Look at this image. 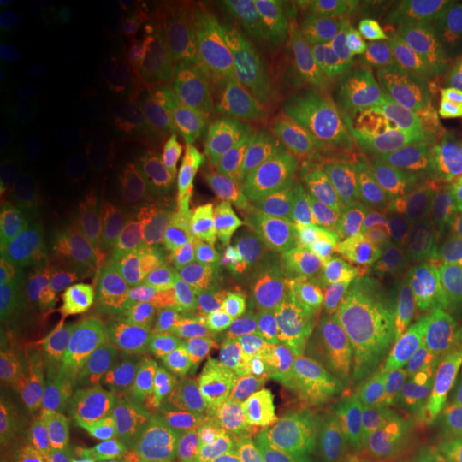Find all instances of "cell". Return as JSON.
Wrapping results in <instances>:
<instances>
[{"instance_id":"1","label":"cell","mask_w":462,"mask_h":462,"mask_svg":"<svg viewBox=\"0 0 462 462\" xmlns=\"http://www.w3.org/2000/svg\"><path fill=\"white\" fill-rule=\"evenodd\" d=\"M364 142L351 195L368 225L435 198L439 163L421 129L411 69L396 26L360 67Z\"/></svg>"},{"instance_id":"2","label":"cell","mask_w":462,"mask_h":462,"mask_svg":"<svg viewBox=\"0 0 462 462\" xmlns=\"http://www.w3.org/2000/svg\"><path fill=\"white\" fill-rule=\"evenodd\" d=\"M253 190L265 217L285 234L317 245H346L364 221L351 195L334 184L315 148L296 140H276L253 163Z\"/></svg>"},{"instance_id":"3","label":"cell","mask_w":462,"mask_h":462,"mask_svg":"<svg viewBox=\"0 0 462 462\" xmlns=\"http://www.w3.org/2000/svg\"><path fill=\"white\" fill-rule=\"evenodd\" d=\"M394 26L430 154L437 163L462 157V5H420Z\"/></svg>"},{"instance_id":"4","label":"cell","mask_w":462,"mask_h":462,"mask_svg":"<svg viewBox=\"0 0 462 462\" xmlns=\"http://www.w3.org/2000/svg\"><path fill=\"white\" fill-rule=\"evenodd\" d=\"M287 319L317 338H354L368 346L402 345L381 326L364 298L346 245H317L281 263Z\"/></svg>"},{"instance_id":"5","label":"cell","mask_w":462,"mask_h":462,"mask_svg":"<svg viewBox=\"0 0 462 462\" xmlns=\"http://www.w3.org/2000/svg\"><path fill=\"white\" fill-rule=\"evenodd\" d=\"M349 255L364 298L385 330L402 343L443 334L429 276L385 253L368 234L349 248Z\"/></svg>"},{"instance_id":"6","label":"cell","mask_w":462,"mask_h":462,"mask_svg":"<svg viewBox=\"0 0 462 462\" xmlns=\"http://www.w3.org/2000/svg\"><path fill=\"white\" fill-rule=\"evenodd\" d=\"M366 462H435L437 448L409 411L402 392L379 374L357 379L340 402Z\"/></svg>"},{"instance_id":"7","label":"cell","mask_w":462,"mask_h":462,"mask_svg":"<svg viewBox=\"0 0 462 462\" xmlns=\"http://www.w3.org/2000/svg\"><path fill=\"white\" fill-rule=\"evenodd\" d=\"M282 357L263 334H236L212 360V379L223 411L253 424L268 411L282 383Z\"/></svg>"},{"instance_id":"8","label":"cell","mask_w":462,"mask_h":462,"mask_svg":"<svg viewBox=\"0 0 462 462\" xmlns=\"http://www.w3.org/2000/svg\"><path fill=\"white\" fill-rule=\"evenodd\" d=\"M198 265L208 285L227 298L255 296L273 281V265L263 248L234 223L206 236Z\"/></svg>"},{"instance_id":"9","label":"cell","mask_w":462,"mask_h":462,"mask_svg":"<svg viewBox=\"0 0 462 462\" xmlns=\"http://www.w3.org/2000/svg\"><path fill=\"white\" fill-rule=\"evenodd\" d=\"M456 364L443 346V334L424 338L409 364L402 398L421 430L439 446L443 435V407L454 390Z\"/></svg>"},{"instance_id":"10","label":"cell","mask_w":462,"mask_h":462,"mask_svg":"<svg viewBox=\"0 0 462 462\" xmlns=\"http://www.w3.org/2000/svg\"><path fill=\"white\" fill-rule=\"evenodd\" d=\"M345 14L310 43L302 60L304 84L326 103L337 99L357 58L373 48L368 32Z\"/></svg>"},{"instance_id":"11","label":"cell","mask_w":462,"mask_h":462,"mask_svg":"<svg viewBox=\"0 0 462 462\" xmlns=\"http://www.w3.org/2000/svg\"><path fill=\"white\" fill-rule=\"evenodd\" d=\"M95 265L86 253L43 248L24 268L28 296L54 313H69L88 298Z\"/></svg>"},{"instance_id":"12","label":"cell","mask_w":462,"mask_h":462,"mask_svg":"<svg viewBox=\"0 0 462 462\" xmlns=\"http://www.w3.org/2000/svg\"><path fill=\"white\" fill-rule=\"evenodd\" d=\"M217 390L204 381H187L170 396L165 407V435L173 452L193 458L206 452L218 429Z\"/></svg>"},{"instance_id":"13","label":"cell","mask_w":462,"mask_h":462,"mask_svg":"<svg viewBox=\"0 0 462 462\" xmlns=\"http://www.w3.org/2000/svg\"><path fill=\"white\" fill-rule=\"evenodd\" d=\"M364 142V116L360 101L337 99L328 101L315 133V150L328 173L343 193L351 195L357 157ZM354 198V195H351Z\"/></svg>"},{"instance_id":"14","label":"cell","mask_w":462,"mask_h":462,"mask_svg":"<svg viewBox=\"0 0 462 462\" xmlns=\"http://www.w3.org/2000/svg\"><path fill=\"white\" fill-rule=\"evenodd\" d=\"M51 402L37 392L9 398L0 415V462H34L51 439Z\"/></svg>"},{"instance_id":"15","label":"cell","mask_w":462,"mask_h":462,"mask_svg":"<svg viewBox=\"0 0 462 462\" xmlns=\"http://www.w3.org/2000/svg\"><path fill=\"white\" fill-rule=\"evenodd\" d=\"M298 462H366L340 407L319 404L306 418L296 443Z\"/></svg>"},{"instance_id":"16","label":"cell","mask_w":462,"mask_h":462,"mask_svg":"<svg viewBox=\"0 0 462 462\" xmlns=\"http://www.w3.org/2000/svg\"><path fill=\"white\" fill-rule=\"evenodd\" d=\"M109 354L95 330H79L69 340L60 357V379L73 398L86 401L106 388Z\"/></svg>"},{"instance_id":"17","label":"cell","mask_w":462,"mask_h":462,"mask_svg":"<svg viewBox=\"0 0 462 462\" xmlns=\"http://www.w3.org/2000/svg\"><path fill=\"white\" fill-rule=\"evenodd\" d=\"M199 321L180 309L165 310L150 330V356L161 371H178L198 356L201 346Z\"/></svg>"},{"instance_id":"18","label":"cell","mask_w":462,"mask_h":462,"mask_svg":"<svg viewBox=\"0 0 462 462\" xmlns=\"http://www.w3.org/2000/svg\"><path fill=\"white\" fill-rule=\"evenodd\" d=\"M54 39L42 28L9 26L0 37V71L5 79H28L54 60Z\"/></svg>"},{"instance_id":"19","label":"cell","mask_w":462,"mask_h":462,"mask_svg":"<svg viewBox=\"0 0 462 462\" xmlns=\"http://www.w3.org/2000/svg\"><path fill=\"white\" fill-rule=\"evenodd\" d=\"M430 218L452 259L462 263V157L439 163V182Z\"/></svg>"},{"instance_id":"20","label":"cell","mask_w":462,"mask_h":462,"mask_svg":"<svg viewBox=\"0 0 462 462\" xmlns=\"http://www.w3.org/2000/svg\"><path fill=\"white\" fill-rule=\"evenodd\" d=\"M51 142V129L42 116L9 109L0 116V146L5 152L31 157L43 152Z\"/></svg>"},{"instance_id":"21","label":"cell","mask_w":462,"mask_h":462,"mask_svg":"<svg viewBox=\"0 0 462 462\" xmlns=\"http://www.w3.org/2000/svg\"><path fill=\"white\" fill-rule=\"evenodd\" d=\"M429 285L443 332L452 334L462 354V263L449 259L430 276Z\"/></svg>"},{"instance_id":"22","label":"cell","mask_w":462,"mask_h":462,"mask_svg":"<svg viewBox=\"0 0 462 462\" xmlns=\"http://www.w3.org/2000/svg\"><path fill=\"white\" fill-rule=\"evenodd\" d=\"M99 234V225L92 217L79 210H62L48 218L42 229L45 246L54 251L78 253L79 248L90 245Z\"/></svg>"},{"instance_id":"23","label":"cell","mask_w":462,"mask_h":462,"mask_svg":"<svg viewBox=\"0 0 462 462\" xmlns=\"http://www.w3.org/2000/svg\"><path fill=\"white\" fill-rule=\"evenodd\" d=\"M32 349V330L28 317L17 309H9L0 321V373L3 379L24 366Z\"/></svg>"},{"instance_id":"24","label":"cell","mask_w":462,"mask_h":462,"mask_svg":"<svg viewBox=\"0 0 462 462\" xmlns=\"http://www.w3.org/2000/svg\"><path fill=\"white\" fill-rule=\"evenodd\" d=\"M120 182V170L112 159L95 157L75 163L67 173V184L73 193L84 198H103Z\"/></svg>"},{"instance_id":"25","label":"cell","mask_w":462,"mask_h":462,"mask_svg":"<svg viewBox=\"0 0 462 462\" xmlns=\"http://www.w3.org/2000/svg\"><path fill=\"white\" fill-rule=\"evenodd\" d=\"M182 39V26L176 15L159 14L143 24L142 32V50H146L152 58L165 60L176 54L178 45Z\"/></svg>"},{"instance_id":"26","label":"cell","mask_w":462,"mask_h":462,"mask_svg":"<svg viewBox=\"0 0 462 462\" xmlns=\"http://www.w3.org/2000/svg\"><path fill=\"white\" fill-rule=\"evenodd\" d=\"M69 17V31L73 39L82 45H97L106 34V17H103L101 5L88 3V0H79L71 3L67 11Z\"/></svg>"},{"instance_id":"27","label":"cell","mask_w":462,"mask_h":462,"mask_svg":"<svg viewBox=\"0 0 462 462\" xmlns=\"http://www.w3.org/2000/svg\"><path fill=\"white\" fill-rule=\"evenodd\" d=\"M34 462H95L84 439L71 430L54 432Z\"/></svg>"},{"instance_id":"28","label":"cell","mask_w":462,"mask_h":462,"mask_svg":"<svg viewBox=\"0 0 462 462\" xmlns=\"http://www.w3.org/2000/svg\"><path fill=\"white\" fill-rule=\"evenodd\" d=\"M298 15L302 20L304 26L317 28V26H328L330 28L340 15L345 14L346 5L334 3V0H302L296 5Z\"/></svg>"},{"instance_id":"29","label":"cell","mask_w":462,"mask_h":462,"mask_svg":"<svg viewBox=\"0 0 462 462\" xmlns=\"http://www.w3.org/2000/svg\"><path fill=\"white\" fill-rule=\"evenodd\" d=\"M443 462H462V385L456 394L454 411L443 439Z\"/></svg>"},{"instance_id":"30","label":"cell","mask_w":462,"mask_h":462,"mask_svg":"<svg viewBox=\"0 0 462 462\" xmlns=\"http://www.w3.org/2000/svg\"><path fill=\"white\" fill-rule=\"evenodd\" d=\"M32 0H3L0 3V9H3V14H24V11H28L32 7Z\"/></svg>"}]
</instances>
